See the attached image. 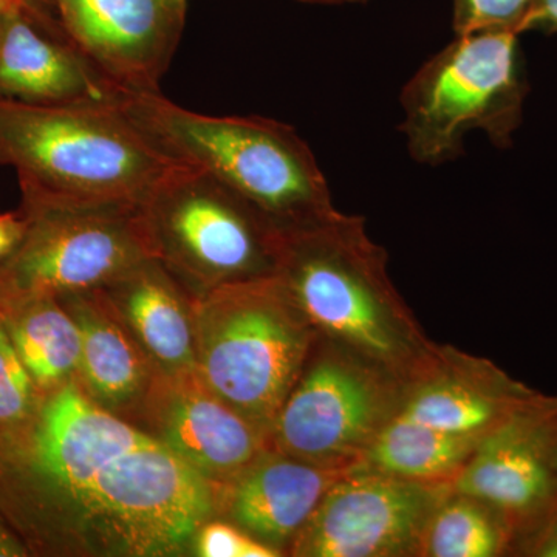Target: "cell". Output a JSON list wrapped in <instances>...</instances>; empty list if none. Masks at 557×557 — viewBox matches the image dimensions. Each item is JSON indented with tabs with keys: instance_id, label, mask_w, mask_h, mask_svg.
Instances as JSON below:
<instances>
[{
	"instance_id": "cell-28",
	"label": "cell",
	"mask_w": 557,
	"mask_h": 557,
	"mask_svg": "<svg viewBox=\"0 0 557 557\" xmlns=\"http://www.w3.org/2000/svg\"><path fill=\"white\" fill-rule=\"evenodd\" d=\"M25 548L20 541L11 536L9 530L0 523V556H25Z\"/></svg>"
},
{
	"instance_id": "cell-30",
	"label": "cell",
	"mask_w": 557,
	"mask_h": 557,
	"mask_svg": "<svg viewBox=\"0 0 557 557\" xmlns=\"http://www.w3.org/2000/svg\"><path fill=\"white\" fill-rule=\"evenodd\" d=\"M10 2L11 0H0V13H2V10L5 9V7L9 5Z\"/></svg>"
},
{
	"instance_id": "cell-24",
	"label": "cell",
	"mask_w": 557,
	"mask_h": 557,
	"mask_svg": "<svg viewBox=\"0 0 557 557\" xmlns=\"http://www.w3.org/2000/svg\"><path fill=\"white\" fill-rule=\"evenodd\" d=\"M196 553L201 557H278L276 548L269 547L236 523L207 522L197 531Z\"/></svg>"
},
{
	"instance_id": "cell-2",
	"label": "cell",
	"mask_w": 557,
	"mask_h": 557,
	"mask_svg": "<svg viewBox=\"0 0 557 557\" xmlns=\"http://www.w3.org/2000/svg\"><path fill=\"white\" fill-rule=\"evenodd\" d=\"M318 335L406 383L426 364L431 343L387 273V255L364 220L335 211L281 234L274 273Z\"/></svg>"
},
{
	"instance_id": "cell-29",
	"label": "cell",
	"mask_w": 557,
	"mask_h": 557,
	"mask_svg": "<svg viewBox=\"0 0 557 557\" xmlns=\"http://www.w3.org/2000/svg\"><path fill=\"white\" fill-rule=\"evenodd\" d=\"M304 3H317V5H343V3H350V0H299Z\"/></svg>"
},
{
	"instance_id": "cell-31",
	"label": "cell",
	"mask_w": 557,
	"mask_h": 557,
	"mask_svg": "<svg viewBox=\"0 0 557 557\" xmlns=\"http://www.w3.org/2000/svg\"><path fill=\"white\" fill-rule=\"evenodd\" d=\"M368 2V0H350V3H364Z\"/></svg>"
},
{
	"instance_id": "cell-5",
	"label": "cell",
	"mask_w": 557,
	"mask_h": 557,
	"mask_svg": "<svg viewBox=\"0 0 557 557\" xmlns=\"http://www.w3.org/2000/svg\"><path fill=\"white\" fill-rule=\"evenodd\" d=\"M197 372L270 435L318 332L276 274L228 282L190 304Z\"/></svg>"
},
{
	"instance_id": "cell-18",
	"label": "cell",
	"mask_w": 557,
	"mask_h": 557,
	"mask_svg": "<svg viewBox=\"0 0 557 557\" xmlns=\"http://www.w3.org/2000/svg\"><path fill=\"white\" fill-rule=\"evenodd\" d=\"M177 278L156 259L98 288L161 373L197 370L190 306Z\"/></svg>"
},
{
	"instance_id": "cell-20",
	"label": "cell",
	"mask_w": 557,
	"mask_h": 557,
	"mask_svg": "<svg viewBox=\"0 0 557 557\" xmlns=\"http://www.w3.org/2000/svg\"><path fill=\"white\" fill-rule=\"evenodd\" d=\"M482 438L449 434L394 417L357 467L416 482L453 483Z\"/></svg>"
},
{
	"instance_id": "cell-15",
	"label": "cell",
	"mask_w": 557,
	"mask_h": 557,
	"mask_svg": "<svg viewBox=\"0 0 557 557\" xmlns=\"http://www.w3.org/2000/svg\"><path fill=\"white\" fill-rule=\"evenodd\" d=\"M536 392L493 362L453 347L435 348L405 384L395 417L449 434L485 437Z\"/></svg>"
},
{
	"instance_id": "cell-27",
	"label": "cell",
	"mask_w": 557,
	"mask_h": 557,
	"mask_svg": "<svg viewBox=\"0 0 557 557\" xmlns=\"http://www.w3.org/2000/svg\"><path fill=\"white\" fill-rule=\"evenodd\" d=\"M557 33V0H534L527 32Z\"/></svg>"
},
{
	"instance_id": "cell-4",
	"label": "cell",
	"mask_w": 557,
	"mask_h": 557,
	"mask_svg": "<svg viewBox=\"0 0 557 557\" xmlns=\"http://www.w3.org/2000/svg\"><path fill=\"white\" fill-rule=\"evenodd\" d=\"M120 108L164 156L208 172L281 233L338 211L310 146L288 124L205 115L160 91L126 94Z\"/></svg>"
},
{
	"instance_id": "cell-13",
	"label": "cell",
	"mask_w": 557,
	"mask_h": 557,
	"mask_svg": "<svg viewBox=\"0 0 557 557\" xmlns=\"http://www.w3.org/2000/svg\"><path fill=\"white\" fill-rule=\"evenodd\" d=\"M148 434L223 487L263 454L269 434L231 408L199 372H157L139 403Z\"/></svg>"
},
{
	"instance_id": "cell-6",
	"label": "cell",
	"mask_w": 557,
	"mask_h": 557,
	"mask_svg": "<svg viewBox=\"0 0 557 557\" xmlns=\"http://www.w3.org/2000/svg\"><path fill=\"white\" fill-rule=\"evenodd\" d=\"M519 33L456 35L429 58L401 94L399 132L417 163L440 166L463 153L465 139L483 132L497 148L511 146L528 94Z\"/></svg>"
},
{
	"instance_id": "cell-25",
	"label": "cell",
	"mask_w": 557,
	"mask_h": 557,
	"mask_svg": "<svg viewBox=\"0 0 557 557\" xmlns=\"http://www.w3.org/2000/svg\"><path fill=\"white\" fill-rule=\"evenodd\" d=\"M512 549L527 556L557 557V507L523 531Z\"/></svg>"
},
{
	"instance_id": "cell-12",
	"label": "cell",
	"mask_w": 557,
	"mask_h": 557,
	"mask_svg": "<svg viewBox=\"0 0 557 557\" xmlns=\"http://www.w3.org/2000/svg\"><path fill=\"white\" fill-rule=\"evenodd\" d=\"M453 491L500 509L516 539L556 508L557 398L537 395L487 432Z\"/></svg>"
},
{
	"instance_id": "cell-23",
	"label": "cell",
	"mask_w": 557,
	"mask_h": 557,
	"mask_svg": "<svg viewBox=\"0 0 557 557\" xmlns=\"http://www.w3.org/2000/svg\"><path fill=\"white\" fill-rule=\"evenodd\" d=\"M534 0H453L456 35L485 30L527 32Z\"/></svg>"
},
{
	"instance_id": "cell-3",
	"label": "cell",
	"mask_w": 557,
	"mask_h": 557,
	"mask_svg": "<svg viewBox=\"0 0 557 557\" xmlns=\"http://www.w3.org/2000/svg\"><path fill=\"white\" fill-rule=\"evenodd\" d=\"M175 160L120 106L0 100V166L22 197L81 208H139Z\"/></svg>"
},
{
	"instance_id": "cell-21",
	"label": "cell",
	"mask_w": 557,
	"mask_h": 557,
	"mask_svg": "<svg viewBox=\"0 0 557 557\" xmlns=\"http://www.w3.org/2000/svg\"><path fill=\"white\" fill-rule=\"evenodd\" d=\"M511 520L482 498L450 490L434 509L418 556L497 557L515 547Z\"/></svg>"
},
{
	"instance_id": "cell-19",
	"label": "cell",
	"mask_w": 557,
	"mask_h": 557,
	"mask_svg": "<svg viewBox=\"0 0 557 557\" xmlns=\"http://www.w3.org/2000/svg\"><path fill=\"white\" fill-rule=\"evenodd\" d=\"M0 319L44 397L78 379L81 333L53 296L0 304Z\"/></svg>"
},
{
	"instance_id": "cell-8",
	"label": "cell",
	"mask_w": 557,
	"mask_h": 557,
	"mask_svg": "<svg viewBox=\"0 0 557 557\" xmlns=\"http://www.w3.org/2000/svg\"><path fill=\"white\" fill-rule=\"evenodd\" d=\"M25 230L0 263V304L94 292L153 259L139 208H81L22 197Z\"/></svg>"
},
{
	"instance_id": "cell-1",
	"label": "cell",
	"mask_w": 557,
	"mask_h": 557,
	"mask_svg": "<svg viewBox=\"0 0 557 557\" xmlns=\"http://www.w3.org/2000/svg\"><path fill=\"white\" fill-rule=\"evenodd\" d=\"M13 460L109 555L171 556L215 515L222 487L145 429L86 394L78 380L44 397Z\"/></svg>"
},
{
	"instance_id": "cell-7",
	"label": "cell",
	"mask_w": 557,
	"mask_h": 557,
	"mask_svg": "<svg viewBox=\"0 0 557 557\" xmlns=\"http://www.w3.org/2000/svg\"><path fill=\"white\" fill-rule=\"evenodd\" d=\"M139 214L153 259L200 293L276 270L281 231L199 168L175 161Z\"/></svg>"
},
{
	"instance_id": "cell-16",
	"label": "cell",
	"mask_w": 557,
	"mask_h": 557,
	"mask_svg": "<svg viewBox=\"0 0 557 557\" xmlns=\"http://www.w3.org/2000/svg\"><path fill=\"white\" fill-rule=\"evenodd\" d=\"M347 471L270 449L222 487V504L233 523L285 555L330 486Z\"/></svg>"
},
{
	"instance_id": "cell-11",
	"label": "cell",
	"mask_w": 557,
	"mask_h": 557,
	"mask_svg": "<svg viewBox=\"0 0 557 557\" xmlns=\"http://www.w3.org/2000/svg\"><path fill=\"white\" fill-rule=\"evenodd\" d=\"M70 42L124 94L160 91L186 21V0H46Z\"/></svg>"
},
{
	"instance_id": "cell-26",
	"label": "cell",
	"mask_w": 557,
	"mask_h": 557,
	"mask_svg": "<svg viewBox=\"0 0 557 557\" xmlns=\"http://www.w3.org/2000/svg\"><path fill=\"white\" fill-rule=\"evenodd\" d=\"M25 223L20 212L0 214V263L17 247L24 234Z\"/></svg>"
},
{
	"instance_id": "cell-10",
	"label": "cell",
	"mask_w": 557,
	"mask_h": 557,
	"mask_svg": "<svg viewBox=\"0 0 557 557\" xmlns=\"http://www.w3.org/2000/svg\"><path fill=\"white\" fill-rule=\"evenodd\" d=\"M453 483L416 482L350 468L330 486L288 555L412 557L424 528Z\"/></svg>"
},
{
	"instance_id": "cell-17",
	"label": "cell",
	"mask_w": 557,
	"mask_h": 557,
	"mask_svg": "<svg viewBox=\"0 0 557 557\" xmlns=\"http://www.w3.org/2000/svg\"><path fill=\"white\" fill-rule=\"evenodd\" d=\"M58 299L78 324L81 387L112 412L139 406L159 370L109 300L100 289Z\"/></svg>"
},
{
	"instance_id": "cell-14",
	"label": "cell",
	"mask_w": 557,
	"mask_h": 557,
	"mask_svg": "<svg viewBox=\"0 0 557 557\" xmlns=\"http://www.w3.org/2000/svg\"><path fill=\"white\" fill-rule=\"evenodd\" d=\"M62 32L44 0H11L0 13V100L36 106H120Z\"/></svg>"
},
{
	"instance_id": "cell-22",
	"label": "cell",
	"mask_w": 557,
	"mask_h": 557,
	"mask_svg": "<svg viewBox=\"0 0 557 557\" xmlns=\"http://www.w3.org/2000/svg\"><path fill=\"white\" fill-rule=\"evenodd\" d=\"M44 395L11 343L0 319V458L9 460L27 443Z\"/></svg>"
},
{
	"instance_id": "cell-9",
	"label": "cell",
	"mask_w": 557,
	"mask_h": 557,
	"mask_svg": "<svg viewBox=\"0 0 557 557\" xmlns=\"http://www.w3.org/2000/svg\"><path fill=\"white\" fill-rule=\"evenodd\" d=\"M403 381L318 336L271 426L270 449L321 467H357L397 413Z\"/></svg>"
}]
</instances>
